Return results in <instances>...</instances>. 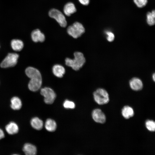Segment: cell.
Masks as SVG:
<instances>
[{
	"label": "cell",
	"instance_id": "8",
	"mask_svg": "<svg viewBox=\"0 0 155 155\" xmlns=\"http://www.w3.org/2000/svg\"><path fill=\"white\" fill-rule=\"evenodd\" d=\"M92 117L93 119L96 122L100 123H104L106 120V117L104 113L100 109L94 110L92 113Z\"/></svg>",
	"mask_w": 155,
	"mask_h": 155
},
{
	"label": "cell",
	"instance_id": "17",
	"mask_svg": "<svg viewBox=\"0 0 155 155\" xmlns=\"http://www.w3.org/2000/svg\"><path fill=\"white\" fill-rule=\"evenodd\" d=\"M22 102L20 99L16 96L12 97L11 100L10 106L14 110H18L22 107Z\"/></svg>",
	"mask_w": 155,
	"mask_h": 155
},
{
	"label": "cell",
	"instance_id": "25",
	"mask_svg": "<svg viewBox=\"0 0 155 155\" xmlns=\"http://www.w3.org/2000/svg\"><path fill=\"white\" fill-rule=\"evenodd\" d=\"M78 1L81 4L84 5H88L90 1V0H78Z\"/></svg>",
	"mask_w": 155,
	"mask_h": 155
},
{
	"label": "cell",
	"instance_id": "27",
	"mask_svg": "<svg viewBox=\"0 0 155 155\" xmlns=\"http://www.w3.org/2000/svg\"><path fill=\"white\" fill-rule=\"evenodd\" d=\"M152 79L154 81H155V74L154 73L153 74L152 76Z\"/></svg>",
	"mask_w": 155,
	"mask_h": 155
},
{
	"label": "cell",
	"instance_id": "15",
	"mask_svg": "<svg viewBox=\"0 0 155 155\" xmlns=\"http://www.w3.org/2000/svg\"><path fill=\"white\" fill-rule=\"evenodd\" d=\"M121 113L123 116L126 119H128L132 117L134 114L133 108L128 106H125L123 108Z\"/></svg>",
	"mask_w": 155,
	"mask_h": 155
},
{
	"label": "cell",
	"instance_id": "20",
	"mask_svg": "<svg viewBox=\"0 0 155 155\" xmlns=\"http://www.w3.org/2000/svg\"><path fill=\"white\" fill-rule=\"evenodd\" d=\"M147 22L148 25L150 26H152L155 23V12L153 10L151 12H148L146 15Z\"/></svg>",
	"mask_w": 155,
	"mask_h": 155
},
{
	"label": "cell",
	"instance_id": "2",
	"mask_svg": "<svg viewBox=\"0 0 155 155\" xmlns=\"http://www.w3.org/2000/svg\"><path fill=\"white\" fill-rule=\"evenodd\" d=\"M74 58L73 59L66 58L65 59V63L67 66L77 71L84 65L86 60L83 54L80 52H75L74 53Z\"/></svg>",
	"mask_w": 155,
	"mask_h": 155
},
{
	"label": "cell",
	"instance_id": "11",
	"mask_svg": "<svg viewBox=\"0 0 155 155\" xmlns=\"http://www.w3.org/2000/svg\"><path fill=\"white\" fill-rule=\"evenodd\" d=\"M22 150L25 154L26 155H34L37 152L36 147L32 144L29 143L25 144Z\"/></svg>",
	"mask_w": 155,
	"mask_h": 155
},
{
	"label": "cell",
	"instance_id": "22",
	"mask_svg": "<svg viewBox=\"0 0 155 155\" xmlns=\"http://www.w3.org/2000/svg\"><path fill=\"white\" fill-rule=\"evenodd\" d=\"M64 107L66 108H74L75 107L74 103L68 100H66L63 103Z\"/></svg>",
	"mask_w": 155,
	"mask_h": 155
},
{
	"label": "cell",
	"instance_id": "1",
	"mask_svg": "<svg viewBox=\"0 0 155 155\" xmlns=\"http://www.w3.org/2000/svg\"><path fill=\"white\" fill-rule=\"evenodd\" d=\"M27 76L30 79L28 87L31 91L35 92L40 88L42 84V78L40 72L36 69L28 67L25 70Z\"/></svg>",
	"mask_w": 155,
	"mask_h": 155
},
{
	"label": "cell",
	"instance_id": "26",
	"mask_svg": "<svg viewBox=\"0 0 155 155\" xmlns=\"http://www.w3.org/2000/svg\"><path fill=\"white\" fill-rule=\"evenodd\" d=\"M5 137V134L3 130L0 128V140L3 138Z\"/></svg>",
	"mask_w": 155,
	"mask_h": 155
},
{
	"label": "cell",
	"instance_id": "19",
	"mask_svg": "<svg viewBox=\"0 0 155 155\" xmlns=\"http://www.w3.org/2000/svg\"><path fill=\"white\" fill-rule=\"evenodd\" d=\"M11 46L12 49L16 51H21L24 46L23 42L20 40L13 39L11 43Z\"/></svg>",
	"mask_w": 155,
	"mask_h": 155
},
{
	"label": "cell",
	"instance_id": "24",
	"mask_svg": "<svg viewBox=\"0 0 155 155\" xmlns=\"http://www.w3.org/2000/svg\"><path fill=\"white\" fill-rule=\"evenodd\" d=\"M105 33L107 35L106 38L108 41L111 42L114 40L115 36L114 34L112 32L110 31H106Z\"/></svg>",
	"mask_w": 155,
	"mask_h": 155
},
{
	"label": "cell",
	"instance_id": "10",
	"mask_svg": "<svg viewBox=\"0 0 155 155\" xmlns=\"http://www.w3.org/2000/svg\"><path fill=\"white\" fill-rule=\"evenodd\" d=\"M31 36L32 40L35 42H42L45 39L44 34L38 29H36L33 31Z\"/></svg>",
	"mask_w": 155,
	"mask_h": 155
},
{
	"label": "cell",
	"instance_id": "12",
	"mask_svg": "<svg viewBox=\"0 0 155 155\" xmlns=\"http://www.w3.org/2000/svg\"><path fill=\"white\" fill-rule=\"evenodd\" d=\"M52 71L53 74L56 77L61 78L65 73V69L62 65L59 64L54 65L52 68Z\"/></svg>",
	"mask_w": 155,
	"mask_h": 155
},
{
	"label": "cell",
	"instance_id": "9",
	"mask_svg": "<svg viewBox=\"0 0 155 155\" xmlns=\"http://www.w3.org/2000/svg\"><path fill=\"white\" fill-rule=\"evenodd\" d=\"M131 88L134 91L141 90L143 87V83L142 80L137 78H133L129 82Z\"/></svg>",
	"mask_w": 155,
	"mask_h": 155
},
{
	"label": "cell",
	"instance_id": "6",
	"mask_svg": "<svg viewBox=\"0 0 155 155\" xmlns=\"http://www.w3.org/2000/svg\"><path fill=\"white\" fill-rule=\"evenodd\" d=\"M19 57V55L16 53H9L1 63V67L6 68L15 66Z\"/></svg>",
	"mask_w": 155,
	"mask_h": 155
},
{
	"label": "cell",
	"instance_id": "13",
	"mask_svg": "<svg viewBox=\"0 0 155 155\" xmlns=\"http://www.w3.org/2000/svg\"><path fill=\"white\" fill-rule=\"evenodd\" d=\"M5 129L8 133L13 135L17 133L19 131L18 125L14 122H11L5 126Z\"/></svg>",
	"mask_w": 155,
	"mask_h": 155
},
{
	"label": "cell",
	"instance_id": "18",
	"mask_svg": "<svg viewBox=\"0 0 155 155\" xmlns=\"http://www.w3.org/2000/svg\"><path fill=\"white\" fill-rule=\"evenodd\" d=\"M45 127L46 129L50 132L54 131L57 127L55 121L51 119H47L46 121Z\"/></svg>",
	"mask_w": 155,
	"mask_h": 155
},
{
	"label": "cell",
	"instance_id": "4",
	"mask_svg": "<svg viewBox=\"0 0 155 155\" xmlns=\"http://www.w3.org/2000/svg\"><path fill=\"white\" fill-rule=\"evenodd\" d=\"M67 31L70 36L74 38H77L84 32L85 30L81 23L76 22L68 27Z\"/></svg>",
	"mask_w": 155,
	"mask_h": 155
},
{
	"label": "cell",
	"instance_id": "21",
	"mask_svg": "<svg viewBox=\"0 0 155 155\" xmlns=\"http://www.w3.org/2000/svg\"><path fill=\"white\" fill-rule=\"evenodd\" d=\"M145 125L147 129L149 131H154L155 130V123L152 120H148L145 123Z\"/></svg>",
	"mask_w": 155,
	"mask_h": 155
},
{
	"label": "cell",
	"instance_id": "23",
	"mask_svg": "<svg viewBox=\"0 0 155 155\" xmlns=\"http://www.w3.org/2000/svg\"><path fill=\"white\" fill-rule=\"evenodd\" d=\"M133 1L136 5L140 8L145 6L148 2L147 0H133Z\"/></svg>",
	"mask_w": 155,
	"mask_h": 155
},
{
	"label": "cell",
	"instance_id": "7",
	"mask_svg": "<svg viewBox=\"0 0 155 155\" xmlns=\"http://www.w3.org/2000/svg\"><path fill=\"white\" fill-rule=\"evenodd\" d=\"M40 93L44 96V102L47 104L53 103L56 97V94L54 91L49 87H46L42 88Z\"/></svg>",
	"mask_w": 155,
	"mask_h": 155
},
{
	"label": "cell",
	"instance_id": "14",
	"mask_svg": "<svg viewBox=\"0 0 155 155\" xmlns=\"http://www.w3.org/2000/svg\"><path fill=\"white\" fill-rule=\"evenodd\" d=\"M76 9L74 4L71 2H68L64 6L63 12L67 16H70L71 14L75 13Z\"/></svg>",
	"mask_w": 155,
	"mask_h": 155
},
{
	"label": "cell",
	"instance_id": "16",
	"mask_svg": "<svg viewBox=\"0 0 155 155\" xmlns=\"http://www.w3.org/2000/svg\"><path fill=\"white\" fill-rule=\"evenodd\" d=\"M30 124L33 128L37 130L42 129L43 125L42 120L38 117L32 118L31 120Z\"/></svg>",
	"mask_w": 155,
	"mask_h": 155
},
{
	"label": "cell",
	"instance_id": "3",
	"mask_svg": "<svg viewBox=\"0 0 155 155\" xmlns=\"http://www.w3.org/2000/svg\"><path fill=\"white\" fill-rule=\"evenodd\" d=\"M94 99L98 104L103 105L107 103L109 101V95L105 89L99 88L93 93Z\"/></svg>",
	"mask_w": 155,
	"mask_h": 155
},
{
	"label": "cell",
	"instance_id": "5",
	"mask_svg": "<svg viewBox=\"0 0 155 155\" xmlns=\"http://www.w3.org/2000/svg\"><path fill=\"white\" fill-rule=\"evenodd\" d=\"M49 16L54 19L63 27H65L67 25V22L64 15L59 10L55 9H51L49 12Z\"/></svg>",
	"mask_w": 155,
	"mask_h": 155
}]
</instances>
